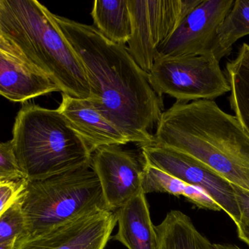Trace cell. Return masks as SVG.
Returning <instances> with one entry per match:
<instances>
[{
    "instance_id": "603a6c76",
    "label": "cell",
    "mask_w": 249,
    "mask_h": 249,
    "mask_svg": "<svg viewBox=\"0 0 249 249\" xmlns=\"http://www.w3.org/2000/svg\"><path fill=\"white\" fill-rule=\"evenodd\" d=\"M26 188V180L5 181L0 179V216L20 200Z\"/></svg>"
},
{
    "instance_id": "5bb4252c",
    "label": "cell",
    "mask_w": 249,
    "mask_h": 249,
    "mask_svg": "<svg viewBox=\"0 0 249 249\" xmlns=\"http://www.w3.org/2000/svg\"><path fill=\"white\" fill-rule=\"evenodd\" d=\"M118 230L112 239L128 249H157V234L146 194L142 191L115 211Z\"/></svg>"
},
{
    "instance_id": "9a60e30c",
    "label": "cell",
    "mask_w": 249,
    "mask_h": 249,
    "mask_svg": "<svg viewBox=\"0 0 249 249\" xmlns=\"http://www.w3.org/2000/svg\"><path fill=\"white\" fill-rule=\"evenodd\" d=\"M155 229L157 249H215L196 229L191 219L180 211L168 212Z\"/></svg>"
},
{
    "instance_id": "3957f363",
    "label": "cell",
    "mask_w": 249,
    "mask_h": 249,
    "mask_svg": "<svg viewBox=\"0 0 249 249\" xmlns=\"http://www.w3.org/2000/svg\"><path fill=\"white\" fill-rule=\"evenodd\" d=\"M0 35L45 73L64 95L89 99L87 75L77 54L36 0H0Z\"/></svg>"
},
{
    "instance_id": "ac0fdd59",
    "label": "cell",
    "mask_w": 249,
    "mask_h": 249,
    "mask_svg": "<svg viewBox=\"0 0 249 249\" xmlns=\"http://www.w3.org/2000/svg\"><path fill=\"white\" fill-rule=\"evenodd\" d=\"M93 26L109 40L125 45L132 34L128 0H96L91 13Z\"/></svg>"
},
{
    "instance_id": "ba28073f",
    "label": "cell",
    "mask_w": 249,
    "mask_h": 249,
    "mask_svg": "<svg viewBox=\"0 0 249 249\" xmlns=\"http://www.w3.org/2000/svg\"><path fill=\"white\" fill-rule=\"evenodd\" d=\"M144 163L204 190L233 220L240 219L233 186L216 171L190 155L158 143L140 146Z\"/></svg>"
},
{
    "instance_id": "ffe728a7",
    "label": "cell",
    "mask_w": 249,
    "mask_h": 249,
    "mask_svg": "<svg viewBox=\"0 0 249 249\" xmlns=\"http://www.w3.org/2000/svg\"><path fill=\"white\" fill-rule=\"evenodd\" d=\"M27 235L26 218L19 200L0 216V243Z\"/></svg>"
},
{
    "instance_id": "44dd1931",
    "label": "cell",
    "mask_w": 249,
    "mask_h": 249,
    "mask_svg": "<svg viewBox=\"0 0 249 249\" xmlns=\"http://www.w3.org/2000/svg\"><path fill=\"white\" fill-rule=\"evenodd\" d=\"M0 179L5 181L25 180L16 159L11 140L0 143Z\"/></svg>"
},
{
    "instance_id": "e0dca14e",
    "label": "cell",
    "mask_w": 249,
    "mask_h": 249,
    "mask_svg": "<svg viewBox=\"0 0 249 249\" xmlns=\"http://www.w3.org/2000/svg\"><path fill=\"white\" fill-rule=\"evenodd\" d=\"M224 73L231 87V109L249 135V44H242L236 57L226 63Z\"/></svg>"
},
{
    "instance_id": "6da1fadb",
    "label": "cell",
    "mask_w": 249,
    "mask_h": 249,
    "mask_svg": "<svg viewBox=\"0 0 249 249\" xmlns=\"http://www.w3.org/2000/svg\"><path fill=\"white\" fill-rule=\"evenodd\" d=\"M50 16L84 67L91 91L89 100L130 143H153L151 131L162 114V98L127 47L109 40L94 26L51 11Z\"/></svg>"
},
{
    "instance_id": "d6986e66",
    "label": "cell",
    "mask_w": 249,
    "mask_h": 249,
    "mask_svg": "<svg viewBox=\"0 0 249 249\" xmlns=\"http://www.w3.org/2000/svg\"><path fill=\"white\" fill-rule=\"evenodd\" d=\"M249 35V0H236L219 26L213 54L220 61L232 52V45Z\"/></svg>"
},
{
    "instance_id": "7a4b0ae2",
    "label": "cell",
    "mask_w": 249,
    "mask_h": 249,
    "mask_svg": "<svg viewBox=\"0 0 249 249\" xmlns=\"http://www.w3.org/2000/svg\"><path fill=\"white\" fill-rule=\"evenodd\" d=\"M154 142L190 155L249 191V135L214 100L177 101L161 114Z\"/></svg>"
},
{
    "instance_id": "5b68a950",
    "label": "cell",
    "mask_w": 249,
    "mask_h": 249,
    "mask_svg": "<svg viewBox=\"0 0 249 249\" xmlns=\"http://www.w3.org/2000/svg\"><path fill=\"white\" fill-rule=\"evenodd\" d=\"M20 202L28 236L42 235L93 211L109 210L91 165L26 181Z\"/></svg>"
},
{
    "instance_id": "8992f818",
    "label": "cell",
    "mask_w": 249,
    "mask_h": 249,
    "mask_svg": "<svg viewBox=\"0 0 249 249\" xmlns=\"http://www.w3.org/2000/svg\"><path fill=\"white\" fill-rule=\"evenodd\" d=\"M147 75L149 84L160 97L168 95L178 102L213 100L231 92L219 61L212 54L158 55Z\"/></svg>"
},
{
    "instance_id": "52a82bcc",
    "label": "cell",
    "mask_w": 249,
    "mask_h": 249,
    "mask_svg": "<svg viewBox=\"0 0 249 249\" xmlns=\"http://www.w3.org/2000/svg\"><path fill=\"white\" fill-rule=\"evenodd\" d=\"M202 0H128L132 34L127 49L136 64L149 73L158 51L184 18Z\"/></svg>"
},
{
    "instance_id": "7c38bea8",
    "label": "cell",
    "mask_w": 249,
    "mask_h": 249,
    "mask_svg": "<svg viewBox=\"0 0 249 249\" xmlns=\"http://www.w3.org/2000/svg\"><path fill=\"white\" fill-rule=\"evenodd\" d=\"M55 92L59 89L45 73L26 61L4 38L0 41V95L23 102Z\"/></svg>"
},
{
    "instance_id": "d4e9b609",
    "label": "cell",
    "mask_w": 249,
    "mask_h": 249,
    "mask_svg": "<svg viewBox=\"0 0 249 249\" xmlns=\"http://www.w3.org/2000/svg\"><path fill=\"white\" fill-rule=\"evenodd\" d=\"M215 249H241L232 244H213Z\"/></svg>"
},
{
    "instance_id": "8fae6325",
    "label": "cell",
    "mask_w": 249,
    "mask_h": 249,
    "mask_svg": "<svg viewBox=\"0 0 249 249\" xmlns=\"http://www.w3.org/2000/svg\"><path fill=\"white\" fill-rule=\"evenodd\" d=\"M233 3V0H202L160 47L158 55L213 54L218 29Z\"/></svg>"
},
{
    "instance_id": "2e32d148",
    "label": "cell",
    "mask_w": 249,
    "mask_h": 249,
    "mask_svg": "<svg viewBox=\"0 0 249 249\" xmlns=\"http://www.w3.org/2000/svg\"><path fill=\"white\" fill-rule=\"evenodd\" d=\"M142 189L146 193H168L183 196L199 209L219 211L220 206L202 189L190 185L152 165L143 162Z\"/></svg>"
},
{
    "instance_id": "cb8c5ba5",
    "label": "cell",
    "mask_w": 249,
    "mask_h": 249,
    "mask_svg": "<svg viewBox=\"0 0 249 249\" xmlns=\"http://www.w3.org/2000/svg\"><path fill=\"white\" fill-rule=\"evenodd\" d=\"M18 240V238H14L5 242L0 243V249H16Z\"/></svg>"
},
{
    "instance_id": "30bf717a",
    "label": "cell",
    "mask_w": 249,
    "mask_h": 249,
    "mask_svg": "<svg viewBox=\"0 0 249 249\" xmlns=\"http://www.w3.org/2000/svg\"><path fill=\"white\" fill-rule=\"evenodd\" d=\"M91 168L111 211H116L143 191V162L141 163L135 153L121 146L97 149L92 155Z\"/></svg>"
},
{
    "instance_id": "277c9868",
    "label": "cell",
    "mask_w": 249,
    "mask_h": 249,
    "mask_svg": "<svg viewBox=\"0 0 249 249\" xmlns=\"http://www.w3.org/2000/svg\"><path fill=\"white\" fill-rule=\"evenodd\" d=\"M11 140L26 181L91 165L93 153L58 109L24 105L16 116Z\"/></svg>"
},
{
    "instance_id": "9c48e42d",
    "label": "cell",
    "mask_w": 249,
    "mask_h": 249,
    "mask_svg": "<svg viewBox=\"0 0 249 249\" xmlns=\"http://www.w3.org/2000/svg\"><path fill=\"white\" fill-rule=\"evenodd\" d=\"M116 225L115 212L99 209L42 235L23 237L16 249H105Z\"/></svg>"
},
{
    "instance_id": "7402d4cb",
    "label": "cell",
    "mask_w": 249,
    "mask_h": 249,
    "mask_svg": "<svg viewBox=\"0 0 249 249\" xmlns=\"http://www.w3.org/2000/svg\"><path fill=\"white\" fill-rule=\"evenodd\" d=\"M232 186L240 211L239 221L236 224L238 237L249 246V191L233 184Z\"/></svg>"
},
{
    "instance_id": "4fadbf2b",
    "label": "cell",
    "mask_w": 249,
    "mask_h": 249,
    "mask_svg": "<svg viewBox=\"0 0 249 249\" xmlns=\"http://www.w3.org/2000/svg\"><path fill=\"white\" fill-rule=\"evenodd\" d=\"M58 110L84 140L92 153L105 146H121L130 143L127 136L105 118L89 99H79L62 94V101Z\"/></svg>"
}]
</instances>
